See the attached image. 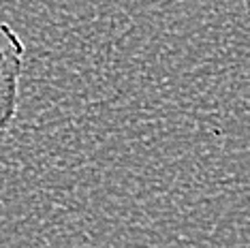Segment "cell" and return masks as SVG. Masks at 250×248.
<instances>
[{"label":"cell","instance_id":"1","mask_svg":"<svg viewBox=\"0 0 250 248\" xmlns=\"http://www.w3.org/2000/svg\"><path fill=\"white\" fill-rule=\"evenodd\" d=\"M26 45L11 24L0 21V142L9 135L20 107Z\"/></svg>","mask_w":250,"mask_h":248},{"label":"cell","instance_id":"2","mask_svg":"<svg viewBox=\"0 0 250 248\" xmlns=\"http://www.w3.org/2000/svg\"><path fill=\"white\" fill-rule=\"evenodd\" d=\"M244 4H246V13H248V18H250V0H244Z\"/></svg>","mask_w":250,"mask_h":248}]
</instances>
